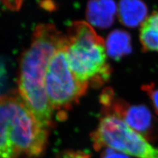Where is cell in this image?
<instances>
[{
	"label": "cell",
	"mask_w": 158,
	"mask_h": 158,
	"mask_svg": "<svg viewBox=\"0 0 158 158\" xmlns=\"http://www.w3.org/2000/svg\"><path fill=\"white\" fill-rule=\"evenodd\" d=\"M5 77H6V70L4 67L0 66V92L3 86L5 81Z\"/></svg>",
	"instance_id": "14"
},
{
	"label": "cell",
	"mask_w": 158,
	"mask_h": 158,
	"mask_svg": "<svg viewBox=\"0 0 158 158\" xmlns=\"http://www.w3.org/2000/svg\"><path fill=\"white\" fill-rule=\"evenodd\" d=\"M65 52L72 71L81 82L99 88L110 78L105 40L88 23L76 21L68 29Z\"/></svg>",
	"instance_id": "3"
},
{
	"label": "cell",
	"mask_w": 158,
	"mask_h": 158,
	"mask_svg": "<svg viewBox=\"0 0 158 158\" xmlns=\"http://www.w3.org/2000/svg\"><path fill=\"white\" fill-rule=\"evenodd\" d=\"M139 36L143 51L158 52L157 11L152 13L142 24Z\"/></svg>",
	"instance_id": "10"
},
{
	"label": "cell",
	"mask_w": 158,
	"mask_h": 158,
	"mask_svg": "<svg viewBox=\"0 0 158 158\" xmlns=\"http://www.w3.org/2000/svg\"><path fill=\"white\" fill-rule=\"evenodd\" d=\"M45 87L53 111L64 117L85 94L88 86L76 77L69 66L65 47L57 50L47 68Z\"/></svg>",
	"instance_id": "4"
},
{
	"label": "cell",
	"mask_w": 158,
	"mask_h": 158,
	"mask_svg": "<svg viewBox=\"0 0 158 158\" xmlns=\"http://www.w3.org/2000/svg\"><path fill=\"white\" fill-rule=\"evenodd\" d=\"M2 2L7 9L11 11H18L21 8L24 0H2Z\"/></svg>",
	"instance_id": "13"
},
{
	"label": "cell",
	"mask_w": 158,
	"mask_h": 158,
	"mask_svg": "<svg viewBox=\"0 0 158 158\" xmlns=\"http://www.w3.org/2000/svg\"><path fill=\"white\" fill-rule=\"evenodd\" d=\"M117 15V6L114 0H89L86 16L90 25L100 28L110 27Z\"/></svg>",
	"instance_id": "7"
},
{
	"label": "cell",
	"mask_w": 158,
	"mask_h": 158,
	"mask_svg": "<svg viewBox=\"0 0 158 158\" xmlns=\"http://www.w3.org/2000/svg\"><path fill=\"white\" fill-rule=\"evenodd\" d=\"M148 7L142 0H120L117 16L120 23L127 27L135 28L147 19Z\"/></svg>",
	"instance_id": "8"
},
{
	"label": "cell",
	"mask_w": 158,
	"mask_h": 158,
	"mask_svg": "<svg viewBox=\"0 0 158 158\" xmlns=\"http://www.w3.org/2000/svg\"><path fill=\"white\" fill-rule=\"evenodd\" d=\"M66 43V36L53 24H39L20 63L19 94L40 123L48 129L52 124L53 111L45 87L46 71L53 56L65 47Z\"/></svg>",
	"instance_id": "1"
},
{
	"label": "cell",
	"mask_w": 158,
	"mask_h": 158,
	"mask_svg": "<svg viewBox=\"0 0 158 158\" xmlns=\"http://www.w3.org/2000/svg\"><path fill=\"white\" fill-rule=\"evenodd\" d=\"M100 158H129L128 156L110 148L103 149Z\"/></svg>",
	"instance_id": "12"
},
{
	"label": "cell",
	"mask_w": 158,
	"mask_h": 158,
	"mask_svg": "<svg viewBox=\"0 0 158 158\" xmlns=\"http://www.w3.org/2000/svg\"><path fill=\"white\" fill-rule=\"evenodd\" d=\"M48 131L19 94L0 96V158L40 156L47 146Z\"/></svg>",
	"instance_id": "2"
},
{
	"label": "cell",
	"mask_w": 158,
	"mask_h": 158,
	"mask_svg": "<svg viewBox=\"0 0 158 158\" xmlns=\"http://www.w3.org/2000/svg\"><path fill=\"white\" fill-rule=\"evenodd\" d=\"M102 114L114 115L148 141L158 139V120L144 105L131 104L117 97L111 88L103 90L100 97Z\"/></svg>",
	"instance_id": "6"
},
{
	"label": "cell",
	"mask_w": 158,
	"mask_h": 158,
	"mask_svg": "<svg viewBox=\"0 0 158 158\" xmlns=\"http://www.w3.org/2000/svg\"><path fill=\"white\" fill-rule=\"evenodd\" d=\"M142 88L149 96L155 112L158 115V86H156L154 84L150 83L143 85Z\"/></svg>",
	"instance_id": "11"
},
{
	"label": "cell",
	"mask_w": 158,
	"mask_h": 158,
	"mask_svg": "<svg viewBox=\"0 0 158 158\" xmlns=\"http://www.w3.org/2000/svg\"><path fill=\"white\" fill-rule=\"evenodd\" d=\"M105 43L107 56L115 60L121 59L132 51L131 37L123 30L117 29L110 32Z\"/></svg>",
	"instance_id": "9"
},
{
	"label": "cell",
	"mask_w": 158,
	"mask_h": 158,
	"mask_svg": "<svg viewBox=\"0 0 158 158\" xmlns=\"http://www.w3.org/2000/svg\"><path fill=\"white\" fill-rule=\"evenodd\" d=\"M91 139L96 150L110 148L135 158H158V148L112 115L103 114Z\"/></svg>",
	"instance_id": "5"
}]
</instances>
